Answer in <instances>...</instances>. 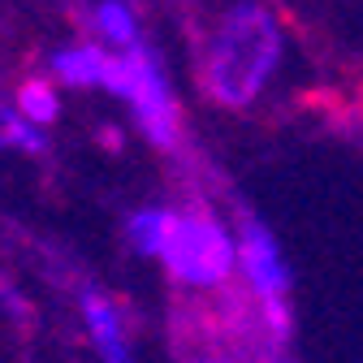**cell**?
Segmentation results:
<instances>
[{"mask_svg": "<svg viewBox=\"0 0 363 363\" xmlns=\"http://www.w3.org/2000/svg\"><path fill=\"white\" fill-rule=\"evenodd\" d=\"M286 61V30L268 5L234 0L208 26L199 52V86L220 108H251L264 100Z\"/></svg>", "mask_w": 363, "mask_h": 363, "instance_id": "1", "label": "cell"}, {"mask_svg": "<svg viewBox=\"0 0 363 363\" xmlns=\"http://www.w3.org/2000/svg\"><path fill=\"white\" fill-rule=\"evenodd\" d=\"M164 277L186 294H225L234 286V225L216 216L208 203L173 212V230L156 255Z\"/></svg>", "mask_w": 363, "mask_h": 363, "instance_id": "2", "label": "cell"}, {"mask_svg": "<svg viewBox=\"0 0 363 363\" xmlns=\"http://www.w3.org/2000/svg\"><path fill=\"white\" fill-rule=\"evenodd\" d=\"M104 91L117 100H125L139 134L156 152H177L182 143V108L173 96V82L164 74V61L147 43H134L130 52H113Z\"/></svg>", "mask_w": 363, "mask_h": 363, "instance_id": "3", "label": "cell"}, {"mask_svg": "<svg viewBox=\"0 0 363 363\" xmlns=\"http://www.w3.org/2000/svg\"><path fill=\"white\" fill-rule=\"evenodd\" d=\"M234 251H238L234 281L242 286L247 307H277V303H290L294 272H290V259H286L277 234H272L264 220L242 216V220L234 225Z\"/></svg>", "mask_w": 363, "mask_h": 363, "instance_id": "4", "label": "cell"}, {"mask_svg": "<svg viewBox=\"0 0 363 363\" xmlns=\"http://www.w3.org/2000/svg\"><path fill=\"white\" fill-rule=\"evenodd\" d=\"M78 320H82L91 354H96L100 363H139V350H134V337H130V320H125V307L104 286H86L78 294Z\"/></svg>", "mask_w": 363, "mask_h": 363, "instance_id": "5", "label": "cell"}, {"mask_svg": "<svg viewBox=\"0 0 363 363\" xmlns=\"http://www.w3.org/2000/svg\"><path fill=\"white\" fill-rule=\"evenodd\" d=\"M108 65H113V52H104L100 43H69V48H57L52 52V78L65 82V86H78V91H104V78H108Z\"/></svg>", "mask_w": 363, "mask_h": 363, "instance_id": "6", "label": "cell"}, {"mask_svg": "<svg viewBox=\"0 0 363 363\" xmlns=\"http://www.w3.org/2000/svg\"><path fill=\"white\" fill-rule=\"evenodd\" d=\"M91 30L104 52H130L134 43H143V30H139V13H134L130 0H96L91 9Z\"/></svg>", "mask_w": 363, "mask_h": 363, "instance_id": "7", "label": "cell"}, {"mask_svg": "<svg viewBox=\"0 0 363 363\" xmlns=\"http://www.w3.org/2000/svg\"><path fill=\"white\" fill-rule=\"evenodd\" d=\"M173 203H143V208H134L125 216V242L134 255H143V259H156L169 230H173Z\"/></svg>", "mask_w": 363, "mask_h": 363, "instance_id": "8", "label": "cell"}, {"mask_svg": "<svg viewBox=\"0 0 363 363\" xmlns=\"http://www.w3.org/2000/svg\"><path fill=\"white\" fill-rule=\"evenodd\" d=\"M9 104L18 108L22 121H30V125L43 130V134L61 121V91H57V82H48V78H26Z\"/></svg>", "mask_w": 363, "mask_h": 363, "instance_id": "9", "label": "cell"}, {"mask_svg": "<svg viewBox=\"0 0 363 363\" xmlns=\"http://www.w3.org/2000/svg\"><path fill=\"white\" fill-rule=\"evenodd\" d=\"M48 147V134L35 130L30 121L18 117V108L9 100H0V152H22V156H39Z\"/></svg>", "mask_w": 363, "mask_h": 363, "instance_id": "10", "label": "cell"}, {"mask_svg": "<svg viewBox=\"0 0 363 363\" xmlns=\"http://www.w3.org/2000/svg\"><path fill=\"white\" fill-rule=\"evenodd\" d=\"M0 303H5V311L13 315V320H30V298L9 277H0Z\"/></svg>", "mask_w": 363, "mask_h": 363, "instance_id": "11", "label": "cell"}, {"mask_svg": "<svg viewBox=\"0 0 363 363\" xmlns=\"http://www.w3.org/2000/svg\"><path fill=\"white\" fill-rule=\"evenodd\" d=\"M186 363H251L247 354H234V350H195Z\"/></svg>", "mask_w": 363, "mask_h": 363, "instance_id": "12", "label": "cell"}, {"mask_svg": "<svg viewBox=\"0 0 363 363\" xmlns=\"http://www.w3.org/2000/svg\"><path fill=\"white\" fill-rule=\"evenodd\" d=\"M259 363H294V359H286V354H264Z\"/></svg>", "mask_w": 363, "mask_h": 363, "instance_id": "13", "label": "cell"}]
</instances>
